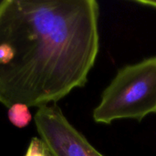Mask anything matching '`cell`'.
Segmentation results:
<instances>
[{
	"label": "cell",
	"instance_id": "obj_1",
	"mask_svg": "<svg viewBox=\"0 0 156 156\" xmlns=\"http://www.w3.org/2000/svg\"><path fill=\"white\" fill-rule=\"evenodd\" d=\"M95 0L0 3V102L41 107L85 85L99 52Z\"/></svg>",
	"mask_w": 156,
	"mask_h": 156
},
{
	"label": "cell",
	"instance_id": "obj_2",
	"mask_svg": "<svg viewBox=\"0 0 156 156\" xmlns=\"http://www.w3.org/2000/svg\"><path fill=\"white\" fill-rule=\"evenodd\" d=\"M156 113V56L118 71L101 95L92 116L96 122L142 121Z\"/></svg>",
	"mask_w": 156,
	"mask_h": 156
},
{
	"label": "cell",
	"instance_id": "obj_3",
	"mask_svg": "<svg viewBox=\"0 0 156 156\" xmlns=\"http://www.w3.org/2000/svg\"><path fill=\"white\" fill-rule=\"evenodd\" d=\"M34 120L41 141L52 156H104L72 126L58 105L37 108Z\"/></svg>",
	"mask_w": 156,
	"mask_h": 156
},
{
	"label": "cell",
	"instance_id": "obj_4",
	"mask_svg": "<svg viewBox=\"0 0 156 156\" xmlns=\"http://www.w3.org/2000/svg\"><path fill=\"white\" fill-rule=\"evenodd\" d=\"M7 115L10 122L17 128H24L27 126L32 119L28 106L20 103L10 106L8 108Z\"/></svg>",
	"mask_w": 156,
	"mask_h": 156
},
{
	"label": "cell",
	"instance_id": "obj_5",
	"mask_svg": "<svg viewBox=\"0 0 156 156\" xmlns=\"http://www.w3.org/2000/svg\"><path fill=\"white\" fill-rule=\"evenodd\" d=\"M25 156H52L40 138H32Z\"/></svg>",
	"mask_w": 156,
	"mask_h": 156
},
{
	"label": "cell",
	"instance_id": "obj_6",
	"mask_svg": "<svg viewBox=\"0 0 156 156\" xmlns=\"http://www.w3.org/2000/svg\"><path fill=\"white\" fill-rule=\"evenodd\" d=\"M134 2L139 5H144L146 6L156 8V0H135Z\"/></svg>",
	"mask_w": 156,
	"mask_h": 156
}]
</instances>
